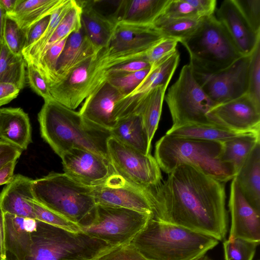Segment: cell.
<instances>
[{
	"instance_id": "6da1fadb",
	"label": "cell",
	"mask_w": 260,
	"mask_h": 260,
	"mask_svg": "<svg viewBox=\"0 0 260 260\" xmlns=\"http://www.w3.org/2000/svg\"><path fill=\"white\" fill-rule=\"evenodd\" d=\"M225 183L182 164L150 189L152 218L223 240L228 228Z\"/></svg>"
},
{
	"instance_id": "7a4b0ae2",
	"label": "cell",
	"mask_w": 260,
	"mask_h": 260,
	"mask_svg": "<svg viewBox=\"0 0 260 260\" xmlns=\"http://www.w3.org/2000/svg\"><path fill=\"white\" fill-rule=\"evenodd\" d=\"M111 247L83 232H71L33 218L5 225L4 260L94 259Z\"/></svg>"
},
{
	"instance_id": "3957f363",
	"label": "cell",
	"mask_w": 260,
	"mask_h": 260,
	"mask_svg": "<svg viewBox=\"0 0 260 260\" xmlns=\"http://www.w3.org/2000/svg\"><path fill=\"white\" fill-rule=\"evenodd\" d=\"M38 119L42 138L59 157L74 148L86 149L109 160L107 142L110 131L84 119L54 99L45 101Z\"/></svg>"
},
{
	"instance_id": "277c9868",
	"label": "cell",
	"mask_w": 260,
	"mask_h": 260,
	"mask_svg": "<svg viewBox=\"0 0 260 260\" xmlns=\"http://www.w3.org/2000/svg\"><path fill=\"white\" fill-rule=\"evenodd\" d=\"M131 242L149 260H191L206 254L219 241L151 217Z\"/></svg>"
},
{
	"instance_id": "5b68a950",
	"label": "cell",
	"mask_w": 260,
	"mask_h": 260,
	"mask_svg": "<svg viewBox=\"0 0 260 260\" xmlns=\"http://www.w3.org/2000/svg\"><path fill=\"white\" fill-rule=\"evenodd\" d=\"M94 187L83 185L68 175L51 173L34 180L35 201L78 225L81 229L93 222L96 206Z\"/></svg>"
},
{
	"instance_id": "8992f818",
	"label": "cell",
	"mask_w": 260,
	"mask_h": 260,
	"mask_svg": "<svg viewBox=\"0 0 260 260\" xmlns=\"http://www.w3.org/2000/svg\"><path fill=\"white\" fill-rule=\"evenodd\" d=\"M222 143L165 135L156 142L154 158L160 170L168 174L185 164L225 183L236 175L233 166L221 158Z\"/></svg>"
},
{
	"instance_id": "52a82bcc",
	"label": "cell",
	"mask_w": 260,
	"mask_h": 260,
	"mask_svg": "<svg viewBox=\"0 0 260 260\" xmlns=\"http://www.w3.org/2000/svg\"><path fill=\"white\" fill-rule=\"evenodd\" d=\"M180 43L188 51L194 75L215 74L243 56L214 15L203 17L198 28Z\"/></svg>"
},
{
	"instance_id": "ba28073f",
	"label": "cell",
	"mask_w": 260,
	"mask_h": 260,
	"mask_svg": "<svg viewBox=\"0 0 260 260\" xmlns=\"http://www.w3.org/2000/svg\"><path fill=\"white\" fill-rule=\"evenodd\" d=\"M164 99L172 117L171 127L188 124H212L207 115L216 105L202 89L189 64L182 68L178 79L169 88Z\"/></svg>"
},
{
	"instance_id": "9c48e42d",
	"label": "cell",
	"mask_w": 260,
	"mask_h": 260,
	"mask_svg": "<svg viewBox=\"0 0 260 260\" xmlns=\"http://www.w3.org/2000/svg\"><path fill=\"white\" fill-rule=\"evenodd\" d=\"M151 214L120 207L97 205L95 219L81 231L112 247L131 243Z\"/></svg>"
},
{
	"instance_id": "30bf717a",
	"label": "cell",
	"mask_w": 260,
	"mask_h": 260,
	"mask_svg": "<svg viewBox=\"0 0 260 260\" xmlns=\"http://www.w3.org/2000/svg\"><path fill=\"white\" fill-rule=\"evenodd\" d=\"M165 38L153 25L116 23L108 46L102 50L104 70L143 59L147 51Z\"/></svg>"
},
{
	"instance_id": "8fae6325",
	"label": "cell",
	"mask_w": 260,
	"mask_h": 260,
	"mask_svg": "<svg viewBox=\"0 0 260 260\" xmlns=\"http://www.w3.org/2000/svg\"><path fill=\"white\" fill-rule=\"evenodd\" d=\"M102 50L72 69L56 83L49 85L53 99L76 109L95 89L107 80Z\"/></svg>"
},
{
	"instance_id": "7c38bea8",
	"label": "cell",
	"mask_w": 260,
	"mask_h": 260,
	"mask_svg": "<svg viewBox=\"0 0 260 260\" xmlns=\"http://www.w3.org/2000/svg\"><path fill=\"white\" fill-rule=\"evenodd\" d=\"M107 149L114 172L129 182L145 189L161 182L160 167L150 153L145 155L112 137L108 140Z\"/></svg>"
},
{
	"instance_id": "4fadbf2b",
	"label": "cell",
	"mask_w": 260,
	"mask_h": 260,
	"mask_svg": "<svg viewBox=\"0 0 260 260\" xmlns=\"http://www.w3.org/2000/svg\"><path fill=\"white\" fill-rule=\"evenodd\" d=\"M249 55L242 56L227 68L209 75H194L206 94L216 104L247 93Z\"/></svg>"
},
{
	"instance_id": "5bb4252c",
	"label": "cell",
	"mask_w": 260,
	"mask_h": 260,
	"mask_svg": "<svg viewBox=\"0 0 260 260\" xmlns=\"http://www.w3.org/2000/svg\"><path fill=\"white\" fill-rule=\"evenodd\" d=\"M96 205L126 208L152 215L149 191L134 185L114 172L102 184L94 187Z\"/></svg>"
},
{
	"instance_id": "9a60e30c",
	"label": "cell",
	"mask_w": 260,
	"mask_h": 260,
	"mask_svg": "<svg viewBox=\"0 0 260 260\" xmlns=\"http://www.w3.org/2000/svg\"><path fill=\"white\" fill-rule=\"evenodd\" d=\"M211 123L239 133H260V107L246 93L218 104L207 113Z\"/></svg>"
},
{
	"instance_id": "2e32d148",
	"label": "cell",
	"mask_w": 260,
	"mask_h": 260,
	"mask_svg": "<svg viewBox=\"0 0 260 260\" xmlns=\"http://www.w3.org/2000/svg\"><path fill=\"white\" fill-rule=\"evenodd\" d=\"M60 157L64 173L86 186H98L115 172L108 159L86 149H72Z\"/></svg>"
},
{
	"instance_id": "e0dca14e",
	"label": "cell",
	"mask_w": 260,
	"mask_h": 260,
	"mask_svg": "<svg viewBox=\"0 0 260 260\" xmlns=\"http://www.w3.org/2000/svg\"><path fill=\"white\" fill-rule=\"evenodd\" d=\"M229 208L231 225L228 240L241 238L260 243V213L245 199L235 177L230 185Z\"/></svg>"
},
{
	"instance_id": "ac0fdd59",
	"label": "cell",
	"mask_w": 260,
	"mask_h": 260,
	"mask_svg": "<svg viewBox=\"0 0 260 260\" xmlns=\"http://www.w3.org/2000/svg\"><path fill=\"white\" fill-rule=\"evenodd\" d=\"M216 15L240 53L243 56L250 55L260 42V32L251 28L234 1H223Z\"/></svg>"
},
{
	"instance_id": "d6986e66",
	"label": "cell",
	"mask_w": 260,
	"mask_h": 260,
	"mask_svg": "<svg viewBox=\"0 0 260 260\" xmlns=\"http://www.w3.org/2000/svg\"><path fill=\"white\" fill-rule=\"evenodd\" d=\"M123 97L106 80L84 101L79 112L89 122L110 131L115 124L113 117L115 105Z\"/></svg>"
},
{
	"instance_id": "ffe728a7",
	"label": "cell",
	"mask_w": 260,
	"mask_h": 260,
	"mask_svg": "<svg viewBox=\"0 0 260 260\" xmlns=\"http://www.w3.org/2000/svg\"><path fill=\"white\" fill-rule=\"evenodd\" d=\"M33 182L34 180L22 175H14L0 193V207L4 213L35 219Z\"/></svg>"
},
{
	"instance_id": "44dd1931",
	"label": "cell",
	"mask_w": 260,
	"mask_h": 260,
	"mask_svg": "<svg viewBox=\"0 0 260 260\" xmlns=\"http://www.w3.org/2000/svg\"><path fill=\"white\" fill-rule=\"evenodd\" d=\"M81 7V22L84 32L98 50L107 48L112 39L116 22L94 7L92 1H76Z\"/></svg>"
},
{
	"instance_id": "7402d4cb",
	"label": "cell",
	"mask_w": 260,
	"mask_h": 260,
	"mask_svg": "<svg viewBox=\"0 0 260 260\" xmlns=\"http://www.w3.org/2000/svg\"><path fill=\"white\" fill-rule=\"evenodd\" d=\"M170 0H122L111 15L115 22L149 25L163 13Z\"/></svg>"
},
{
	"instance_id": "603a6c76",
	"label": "cell",
	"mask_w": 260,
	"mask_h": 260,
	"mask_svg": "<svg viewBox=\"0 0 260 260\" xmlns=\"http://www.w3.org/2000/svg\"><path fill=\"white\" fill-rule=\"evenodd\" d=\"M0 139L22 151L32 142L29 119L21 108H0Z\"/></svg>"
},
{
	"instance_id": "cb8c5ba5",
	"label": "cell",
	"mask_w": 260,
	"mask_h": 260,
	"mask_svg": "<svg viewBox=\"0 0 260 260\" xmlns=\"http://www.w3.org/2000/svg\"><path fill=\"white\" fill-rule=\"evenodd\" d=\"M100 51L92 45L82 27L71 34L57 62L55 83L64 77L72 69Z\"/></svg>"
},
{
	"instance_id": "d4e9b609",
	"label": "cell",
	"mask_w": 260,
	"mask_h": 260,
	"mask_svg": "<svg viewBox=\"0 0 260 260\" xmlns=\"http://www.w3.org/2000/svg\"><path fill=\"white\" fill-rule=\"evenodd\" d=\"M235 178L245 199L260 213V142L255 146Z\"/></svg>"
},
{
	"instance_id": "484cf974",
	"label": "cell",
	"mask_w": 260,
	"mask_h": 260,
	"mask_svg": "<svg viewBox=\"0 0 260 260\" xmlns=\"http://www.w3.org/2000/svg\"><path fill=\"white\" fill-rule=\"evenodd\" d=\"M111 137L145 155L150 153L151 144L142 118L135 113L117 120L110 130Z\"/></svg>"
},
{
	"instance_id": "4316f807",
	"label": "cell",
	"mask_w": 260,
	"mask_h": 260,
	"mask_svg": "<svg viewBox=\"0 0 260 260\" xmlns=\"http://www.w3.org/2000/svg\"><path fill=\"white\" fill-rule=\"evenodd\" d=\"M180 60L177 50L151 67V70L141 84L128 95L141 99L151 89L164 85L168 86Z\"/></svg>"
},
{
	"instance_id": "83f0119b",
	"label": "cell",
	"mask_w": 260,
	"mask_h": 260,
	"mask_svg": "<svg viewBox=\"0 0 260 260\" xmlns=\"http://www.w3.org/2000/svg\"><path fill=\"white\" fill-rule=\"evenodd\" d=\"M66 0H17L14 11L8 16L23 29L51 15Z\"/></svg>"
},
{
	"instance_id": "f1b7e54d",
	"label": "cell",
	"mask_w": 260,
	"mask_h": 260,
	"mask_svg": "<svg viewBox=\"0 0 260 260\" xmlns=\"http://www.w3.org/2000/svg\"><path fill=\"white\" fill-rule=\"evenodd\" d=\"M260 142V133H246L222 143L221 158L231 164L236 174L256 145Z\"/></svg>"
},
{
	"instance_id": "f546056e",
	"label": "cell",
	"mask_w": 260,
	"mask_h": 260,
	"mask_svg": "<svg viewBox=\"0 0 260 260\" xmlns=\"http://www.w3.org/2000/svg\"><path fill=\"white\" fill-rule=\"evenodd\" d=\"M167 87L160 85L151 89L140 102L134 113L141 115L151 144L157 128Z\"/></svg>"
},
{
	"instance_id": "4dcf8cb0",
	"label": "cell",
	"mask_w": 260,
	"mask_h": 260,
	"mask_svg": "<svg viewBox=\"0 0 260 260\" xmlns=\"http://www.w3.org/2000/svg\"><path fill=\"white\" fill-rule=\"evenodd\" d=\"M242 134L243 133H236L212 124H188L171 127L166 133L175 137L221 143Z\"/></svg>"
},
{
	"instance_id": "1f68e13d",
	"label": "cell",
	"mask_w": 260,
	"mask_h": 260,
	"mask_svg": "<svg viewBox=\"0 0 260 260\" xmlns=\"http://www.w3.org/2000/svg\"><path fill=\"white\" fill-rule=\"evenodd\" d=\"M26 62L22 55L13 53L2 43L0 53V82L11 83L20 90L25 86Z\"/></svg>"
},
{
	"instance_id": "d6a6232c",
	"label": "cell",
	"mask_w": 260,
	"mask_h": 260,
	"mask_svg": "<svg viewBox=\"0 0 260 260\" xmlns=\"http://www.w3.org/2000/svg\"><path fill=\"white\" fill-rule=\"evenodd\" d=\"M74 3L75 0H66L51 15L48 26L41 37L35 43L22 51V55L26 62L35 64L37 62L55 29Z\"/></svg>"
},
{
	"instance_id": "836d02e7",
	"label": "cell",
	"mask_w": 260,
	"mask_h": 260,
	"mask_svg": "<svg viewBox=\"0 0 260 260\" xmlns=\"http://www.w3.org/2000/svg\"><path fill=\"white\" fill-rule=\"evenodd\" d=\"M199 19L173 18L160 15L153 22V26L165 38L176 39L180 42L190 36L199 26Z\"/></svg>"
},
{
	"instance_id": "e575fe53",
	"label": "cell",
	"mask_w": 260,
	"mask_h": 260,
	"mask_svg": "<svg viewBox=\"0 0 260 260\" xmlns=\"http://www.w3.org/2000/svg\"><path fill=\"white\" fill-rule=\"evenodd\" d=\"M81 13V7L75 0L73 5L55 29L42 54L56 43L68 37L72 32L78 31L82 28Z\"/></svg>"
},
{
	"instance_id": "d590c367",
	"label": "cell",
	"mask_w": 260,
	"mask_h": 260,
	"mask_svg": "<svg viewBox=\"0 0 260 260\" xmlns=\"http://www.w3.org/2000/svg\"><path fill=\"white\" fill-rule=\"evenodd\" d=\"M68 37L48 48L34 64L42 74L48 85L54 83L56 81L57 62Z\"/></svg>"
},
{
	"instance_id": "8d00e7d4",
	"label": "cell",
	"mask_w": 260,
	"mask_h": 260,
	"mask_svg": "<svg viewBox=\"0 0 260 260\" xmlns=\"http://www.w3.org/2000/svg\"><path fill=\"white\" fill-rule=\"evenodd\" d=\"M259 243L241 238L223 243L225 260H252Z\"/></svg>"
},
{
	"instance_id": "74e56055",
	"label": "cell",
	"mask_w": 260,
	"mask_h": 260,
	"mask_svg": "<svg viewBox=\"0 0 260 260\" xmlns=\"http://www.w3.org/2000/svg\"><path fill=\"white\" fill-rule=\"evenodd\" d=\"M26 38V30L22 29L13 19L6 15L3 32L4 43L10 51L16 55H22Z\"/></svg>"
},
{
	"instance_id": "f35d334b",
	"label": "cell",
	"mask_w": 260,
	"mask_h": 260,
	"mask_svg": "<svg viewBox=\"0 0 260 260\" xmlns=\"http://www.w3.org/2000/svg\"><path fill=\"white\" fill-rule=\"evenodd\" d=\"M247 94L260 107V42L249 55Z\"/></svg>"
},
{
	"instance_id": "ab89813d",
	"label": "cell",
	"mask_w": 260,
	"mask_h": 260,
	"mask_svg": "<svg viewBox=\"0 0 260 260\" xmlns=\"http://www.w3.org/2000/svg\"><path fill=\"white\" fill-rule=\"evenodd\" d=\"M33 208L35 219L39 221L71 232L81 231L78 225L45 208L35 200L33 201Z\"/></svg>"
},
{
	"instance_id": "60d3db41",
	"label": "cell",
	"mask_w": 260,
	"mask_h": 260,
	"mask_svg": "<svg viewBox=\"0 0 260 260\" xmlns=\"http://www.w3.org/2000/svg\"><path fill=\"white\" fill-rule=\"evenodd\" d=\"M150 70L151 67L138 72L109 78L107 81L125 97L131 94L141 84Z\"/></svg>"
},
{
	"instance_id": "b9f144b4",
	"label": "cell",
	"mask_w": 260,
	"mask_h": 260,
	"mask_svg": "<svg viewBox=\"0 0 260 260\" xmlns=\"http://www.w3.org/2000/svg\"><path fill=\"white\" fill-rule=\"evenodd\" d=\"M94 260H149L132 243L111 247L99 255Z\"/></svg>"
},
{
	"instance_id": "7bdbcfd3",
	"label": "cell",
	"mask_w": 260,
	"mask_h": 260,
	"mask_svg": "<svg viewBox=\"0 0 260 260\" xmlns=\"http://www.w3.org/2000/svg\"><path fill=\"white\" fill-rule=\"evenodd\" d=\"M161 16L173 18L199 19L202 18L186 0H170Z\"/></svg>"
},
{
	"instance_id": "ee69618b",
	"label": "cell",
	"mask_w": 260,
	"mask_h": 260,
	"mask_svg": "<svg viewBox=\"0 0 260 260\" xmlns=\"http://www.w3.org/2000/svg\"><path fill=\"white\" fill-rule=\"evenodd\" d=\"M234 1L251 28L260 32V0Z\"/></svg>"
},
{
	"instance_id": "f6af8a7d",
	"label": "cell",
	"mask_w": 260,
	"mask_h": 260,
	"mask_svg": "<svg viewBox=\"0 0 260 260\" xmlns=\"http://www.w3.org/2000/svg\"><path fill=\"white\" fill-rule=\"evenodd\" d=\"M178 42L176 39L165 38L147 51L143 59L147 61L151 67L175 52L177 50L176 47Z\"/></svg>"
},
{
	"instance_id": "bcb514c9",
	"label": "cell",
	"mask_w": 260,
	"mask_h": 260,
	"mask_svg": "<svg viewBox=\"0 0 260 260\" xmlns=\"http://www.w3.org/2000/svg\"><path fill=\"white\" fill-rule=\"evenodd\" d=\"M26 75L29 84L33 90L45 101L53 99L48 84L38 69L31 62H26Z\"/></svg>"
},
{
	"instance_id": "7dc6e473",
	"label": "cell",
	"mask_w": 260,
	"mask_h": 260,
	"mask_svg": "<svg viewBox=\"0 0 260 260\" xmlns=\"http://www.w3.org/2000/svg\"><path fill=\"white\" fill-rule=\"evenodd\" d=\"M151 67L150 64L143 59L127 61L111 68L106 71L107 79L128 73L143 70Z\"/></svg>"
},
{
	"instance_id": "c3c4849f",
	"label": "cell",
	"mask_w": 260,
	"mask_h": 260,
	"mask_svg": "<svg viewBox=\"0 0 260 260\" xmlns=\"http://www.w3.org/2000/svg\"><path fill=\"white\" fill-rule=\"evenodd\" d=\"M50 17L51 15H48L43 18L26 30V38L23 50L31 46L41 37L48 26Z\"/></svg>"
},
{
	"instance_id": "681fc988",
	"label": "cell",
	"mask_w": 260,
	"mask_h": 260,
	"mask_svg": "<svg viewBox=\"0 0 260 260\" xmlns=\"http://www.w3.org/2000/svg\"><path fill=\"white\" fill-rule=\"evenodd\" d=\"M22 151L0 139V169L11 161L17 160Z\"/></svg>"
},
{
	"instance_id": "f907efd6",
	"label": "cell",
	"mask_w": 260,
	"mask_h": 260,
	"mask_svg": "<svg viewBox=\"0 0 260 260\" xmlns=\"http://www.w3.org/2000/svg\"><path fill=\"white\" fill-rule=\"evenodd\" d=\"M197 11L201 17L214 15L217 5L216 0H186Z\"/></svg>"
},
{
	"instance_id": "816d5d0a",
	"label": "cell",
	"mask_w": 260,
	"mask_h": 260,
	"mask_svg": "<svg viewBox=\"0 0 260 260\" xmlns=\"http://www.w3.org/2000/svg\"><path fill=\"white\" fill-rule=\"evenodd\" d=\"M20 90L13 84L0 82V107L15 99Z\"/></svg>"
},
{
	"instance_id": "f5cc1de1",
	"label": "cell",
	"mask_w": 260,
	"mask_h": 260,
	"mask_svg": "<svg viewBox=\"0 0 260 260\" xmlns=\"http://www.w3.org/2000/svg\"><path fill=\"white\" fill-rule=\"evenodd\" d=\"M17 160L10 161L0 169V185L9 183L13 177Z\"/></svg>"
},
{
	"instance_id": "db71d44e",
	"label": "cell",
	"mask_w": 260,
	"mask_h": 260,
	"mask_svg": "<svg viewBox=\"0 0 260 260\" xmlns=\"http://www.w3.org/2000/svg\"><path fill=\"white\" fill-rule=\"evenodd\" d=\"M5 224L4 213L0 207V255L4 260L5 253Z\"/></svg>"
},
{
	"instance_id": "11a10c76",
	"label": "cell",
	"mask_w": 260,
	"mask_h": 260,
	"mask_svg": "<svg viewBox=\"0 0 260 260\" xmlns=\"http://www.w3.org/2000/svg\"><path fill=\"white\" fill-rule=\"evenodd\" d=\"M17 0H0V4L7 15L11 14L14 10Z\"/></svg>"
},
{
	"instance_id": "9f6ffc18",
	"label": "cell",
	"mask_w": 260,
	"mask_h": 260,
	"mask_svg": "<svg viewBox=\"0 0 260 260\" xmlns=\"http://www.w3.org/2000/svg\"><path fill=\"white\" fill-rule=\"evenodd\" d=\"M7 14L0 4V42L4 43L3 32Z\"/></svg>"
},
{
	"instance_id": "6f0895ef",
	"label": "cell",
	"mask_w": 260,
	"mask_h": 260,
	"mask_svg": "<svg viewBox=\"0 0 260 260\" xmlns=\"http://www.w3.org/2000/svg\"><path fill=\"white\" fill-rule=\"evenodd\" d=\"M191 260H214L206 254H203Z\"/></svg>"
},
{
	"instance_id": "680465c9",
	"label": "cell",
	"mask_w": 260,
	"mask_h": 260,
	"mask_svg": "<svg viewBox=\"0 0 260 260\" xmlns=\"http://www.w3.org/2000/svg\"><path fill=\"white\" fill-rule=\"evenodd\" d=\"M2 44V43L0 42V53H1V50Z\"/></svg>"
},
{
	"instance_id": "91938a15",
	"label": "cell",
	"mask_w": 260,
	"mask_h": 260,
	"mask_svg": "<svg viewBox=\"0 0 260 260\" xmlns=\"http://www.w3.org/2000/svg\"><path fill=\"white\" fill-rule=\"evenodd\" d=\"M0 260H4L0 255Z\"/></svg>"
},
{
	"instance_id": "94428289",
	"label": "cell",
	"mask_w": 260,
	"mask_h": 260,
	"mask_svg": "<svg viewBox=\"0 0 260 260\" xmlns=\"http://www.w3.org/2000/svg\"><path fill=\"white\" fill-rule=\"evenodd\" d=\"M85 260H94V259H85Z\"/></svg>"
}]
</instances>
